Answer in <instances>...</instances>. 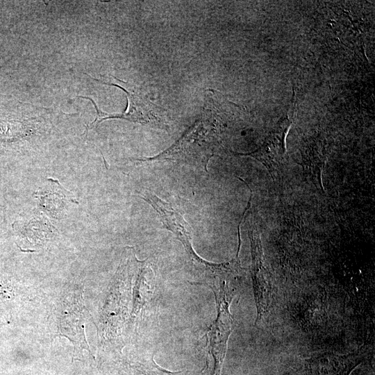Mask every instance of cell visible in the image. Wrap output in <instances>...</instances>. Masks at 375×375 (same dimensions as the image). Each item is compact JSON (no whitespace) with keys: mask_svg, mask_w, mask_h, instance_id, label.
Returning a JSON list of instances; mask_svg holds the SVG:
<instances>
[{"mask_svg":"<svg viewBox=\"0 0 375 375\" xmlns=\"http://www.w3.org/2000/svg\"><path fill=\"white\" fill-rule=\"evenodd\" d=\"M218 146V133L210 115L203 113L175 143L160 153L141 161L171 160L199 165L207 171Z\"/></svg>","mask_w":375,"mask_h":375,"instance_id":"obj_1","label":"cell"},{"mask_svg":"<svg viewBox=\"0 0 375 375\" xmlns=\"http://www.w3.org/2000/svg\"><path fill=\"white\" fill-rule=\"evenodd\" d=\"M241 281L228 278L219 281L210 288L212 291L217 306V317L206 335L209 352L213 360L210 375H221L226 356L227 343L234 328V319L230 312L233 298L241 290Z\"/></svg>","mask_w":375,"mask_h":375,"instance_id":"obj_2","label":"cell"},{"mask_svg":"<svg viewBox=\"0 0 375 375\" xmlns=\"http://www.w3.org/2000/svg\"><path fill=\"white\" fill-rule=\"evenodd\" d=\"M295 105V100L291 99L287 112L278 121L273 131L266 137L259 148L249 153H234L256 158L265 165L272 178L274 179L288 158L285 139L292 124Z\"/></svg>","mask_w":375,"mask_h":375,"instance_id":"obj_3","label":"cell"},{"mask_svg":"<svg viewBox=\"0 0 375 375\" xmlns=\"http://www.w3.org/2000/svg\"><path fill=\"white\" fill-rule=\"evenodd\" d=\"M249 238L252 258L251 273L257 311L255 325H257L269 313L274 291L271 275L265 266L260 234L256 229L250 228Z\"/></svg>","mask_w":375,"mask_h":375,"instance_id":"obj_4","label":"cell"},{"mask_svg":"<svg viewBox=\"0 0 375 375\" xmlns=\"http://www.w3.org/2000/svg\"><path fill=\"white\" fill-rule=\"evenodd\" d=\"M141 197L158 213L165 227L182 242L189 258L199 272L206 271L210 262L201 258L194 250L192 245V229L182 215L169 203L149 191L141 192Z\"/></svg>","mask_w":375,"mask_h":375,"instance_id":"obj_5","label":"cell"},{"mask_svg":"<svg viewBox=\"0 0 375 375\" xmlns=\"http://www.w3.org/2000/svg\"><path fill=\"white\" fill-rule=\"evenodd\" d=\"M92 79L101 82L108 85L116 86L122 89L127 95V109L121 114H110L103 112L96 104L94 101L88 97L81 98L90 100L94 105L96 110V117L93 122L86 126V133L89 129L97 126L99 124L108 119H124L133 122H138L144 124H159L160 122V108L156 105L152 103L146 98L141 95L131 92L126 87L117 83L103 82L92 78Z\"/></svg>","mask_w":375,"mask_h":375,"instance_id":"obj_6","label":"cell"},{"mask_svg":"<svg viewBox=\"0 0 375 375\" xmlns=\"http://www.w3.org/2000/svg\"><path fill=\"white\" fill-rule=\"evenodd\" d=\"M364 360L365 353L361 351L322 352L305 359L297 373L299 375H350Z\"/></svg>","mask_w":375,"mask_h":375,"instance_id":"obj_7","label":"cell"},{"mask_svg":"<svg viewBox=\"0 0 375 375\" xmlns=\"http://www.w3.org/2000/svg\"><path fill=\"white\" fill-rule=\"evenodd\" d=\"M300 152L299 164L304 174L316 187L324 192L322 176L327 160V152L322 140L318 138L311 140L304 144Z\"/></svg>","mask_w":375,"mask_h":375,"instance_id":"obj_8","label":"cell"},{"mask_svg":"<svg viewBox=\"0 0 375 375\" xmlns=\"http://www.w3.org/2000/svg\"><path fill=\"white\" fill-rule=\"evenodd\" d=\"M48 181L49 183L48 185L49 188H41L40 190L33 193V195L40 201V205L44 204L42 207L46 208V210L50 212L51 208H56L58 207L62 211V208L64 207L63 203L65 201H69L76 204L78 203L74 197L58 199L57 197L66 190L57 180L48 178Z\"/></svg>","mask_w":375,"mask_h":375,"instance_id":"obj_9","label":"cell"},{"mask_svg":"<svg viewBox=\"0 0 375 375\" xmlns=\"http://www.w3.org/2000/svg\"><path fill=\"white\" fill-rule=\"evenodd\" d=\"M131 366L143 375H188V372H170L159 366L151 356L144 362H136Z\"/></svg>","mask_w":375,"mask_h":375,"instance_id":"obj_10","label":"cell"},{"mask_svg":"<svg viewBox=\"0 0 375 375\" xmlns=\"http://www.w3.org/2000/svg\"><path fill=\"white\" fill-rule=\"evenodd\" d=\"M231 276H232V275H231ZM233 276H242V275H233ZM219 277H222V276H219ZM217 278H219V277H217ZM214 278L213 280H215V279H216V278ZM213 280H212L210 282H212ZM209 283H208V284H209ZM207 285H206V286H207Z\"/></svg>","mask_w":375,"mask_h":375,"instance_id":"obj_11","label":"cell"}]
</instances>
